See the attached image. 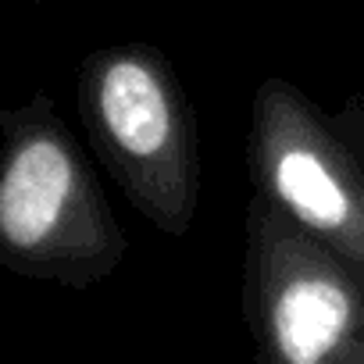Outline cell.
Listing matches in <instances>:
<instances>
[{"instance_id": "5", "label": "cell", "mask_w": 364, "mask_h": 364, "mask_svg": "<svg viewBox=\"0 0 364 364\" xmlns=\"http://www.w3.org/2000/svg\"><path fill=\"white\" fill-rule=\"evenodd\" d=\"M18 4H65V0H18Z\"/></svg>"}, {"instance_id": "4", "label": "cell", "mask_w": 364, "mask_h": 364, "mask_svg": "<svg viewBox=\"0 0 364 364\" xmlns=\"http://www.w3.org/2000/svg\"><path fill=\"white\" fill-rule=\"evenodd\" d=\"M243 240L254 364H364V272L257 193L243 211Z\"/></svg>"}, {"instance_id": "2", "label": "cell", "mask_w": 364, "mask_h": 364, "mask_svg": "<svg viewBox=\"0 0 364 364\" xmlns=\"http://www.w3.org/2000/svg\"><path fill=\"white\" fill-rule=\"evenodd\" d=\"M86 143L125 200L164 236L200 211V129L168 54L143 40L90 50L75 72Z\"/></svg>"}, {"instance_id": "3", "label": "cell", "mask_w": 364, "mask_h": 364, "mask_svg": "<svg viewBox=\"0 0 364 364\" xmlns=\"http://www.w3.org/2000/svg\"><path fill=\"white\" fill-rule=\"evenodd\" d=\"M247 175L279 215L364 272V93L325 111L268 75L250 100Z\"/></svg>"}, {"instance_id": "1", "label": "cell", "mask_w": 364, "mask_h": 364, "mask_svg": "<svg viewBox=\"0 0 364 364\" xmlns=\"http://www.w3.org/2000/svg\"><path fill=\"white\" fill-rule=\"evenodd\" d=\"M129 254L86 150L47 90L0 114V264L29 282L90 289Z\"/></svg>"}]
</instances>
